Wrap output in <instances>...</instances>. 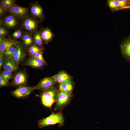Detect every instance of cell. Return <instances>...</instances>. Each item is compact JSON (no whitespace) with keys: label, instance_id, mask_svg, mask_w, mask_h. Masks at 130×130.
<instances>
[{"label":"cell","instance_id":"6da1fadb","mask_svg":"<svg viewBox=\"0 0 130 130\" xmlns=\"http://www.w3.org/2000/svg\"><path fill=\"white\" fill-rule=\"evenodd\" d=\"M62 110H59L57 112H52V113L46 118L39 119L37 125L39 129H41L51 125L58 124V126L61 127L64 124V118Z\"/></svg>","mask_w":130,"mask_h":130},{"label":"cell","instance_id":"7a4b0ae2","mask_svg":"<svg viewBox=\"0 0 130 130\" xmlns=\"http://www.w3.org/2000/svg\"><path fill=\"white\" fill-rule=\"evenodd\" d=\"M59 92V90L54 86L41 91L40 97L42 104L45 107L51 108L56 102Z\"/></svg>","mask_w":130,"mask_h":130},{"label":"cell","instance_id":"3957f363","mask_svg":"<svg viewBox=\"0 0 130 130\" xmlns=\"http://www.w3.org/2000/svg\"><path fill=\"white\" fill-rule=\"evenodd\" d=\"M72 98V93H64L60 92L56 102L54 110H62L63 109L69 104Z\"/></svg>","mask_w":130,"mask_h":130},{"label":"cell","instance_id":"277c9868","mask_svg":"<svg viewBox=\"0 0 130 130\" xmlns=\"http://www.w3.org/2000/svg\"><path fill=\"white\" fill-rule=\"evenodd\" d=\"M34 87L20 86L11 92V94L16 98L24 99L26 98L34 90Z\"/></svg>","mask_w":130,"mask_h":130},{"label":"cell","instance_id":"5b68a950","mask_svg":"<svg viewBox=\"0 0 130 130\" xmlns=\"http://www.w3.org/2000/svg\"><path fill=\"white\" fill-rule=\"evenodd\" d=\"M7 11L13 15L20 19H23L27 16L28 13V8L13 4Z\"/></svg>","mask_w":130,"mask_h":130},{"label":"cell","instance_id":"8992f818","mask_svg":"<svg viewBox=\"0 0 130 130\" xmlns=\"http://www.w3.org/2000/svg\"><path fill=\"white\" fill-rule=\"evenodd\" d=\"M120 49L123 57L130 63V36L124 39L120 45Z\"/></svg>","mask_w":130,"mask_h":130},{"label":"cell","instance_id":"52a82bcc","mask_svg":"<svg viewBox=\"0 0 130 130\" xmlns=\"http://www.w3.org/2000/svg\"><path fill=\"white\" fill-rule=\"evenodd\" d=\"M56 82L53 76L47 77L41 80L34 86V89L42 91L54 86Z\"/></svg>","mask_w":130,"mask_h":130},{"label":"cell","instance_id":"ba28073f","mask_svg":"<svg viewBox=\"0 0 130 130\" xmlns=\"http://www.w3.org/2000/svg\"><path fill=\"white\" fill-rule=\"evenodd\" d=\"M27 78L26 74L20 71L18 72L14 76L11 84L13 86L19 87L25 86L27 84Z\"/></svg>","mask_w":130,"mask_h":130},{"label":"cell","instance_id":"9c48e42d","mask_svg":"<svg viewBox=\"0 0 130 130\" xmlns=\"http://www.w3.org/2000/svg\"><path fill=\"white\" fill-rule=\"evenodd\" d=\"M25 55V52L24 47L21 44H17L16 50L12 58L19 65L24 59Z\"/></svg>","mask_w":130,"mask_h":130},{"label":"cell","instance_id":"30bf717a","mask_svg":"<svg viewBox=\"0 0 130 130\" xmlns=\"http://www.w3.org/2000/svg\"><path fill=\"white\" fill-rule=\"evenodd\" d=\"M3 65L4 70L10 71L13 72L16 71L19 68L18 65L12 58H4Z\"/></svg>","mask_w":130,"mask_h":130},{"label":"cell","instance_id":"8fae6325","mask_svg":"<svg viewBox=\"0 0 130 130\" xmlns=\"http://www.w3.org/2000/svg\"><path fill=\"white\" fill-rule=\"evenodd\" d=\"M23 26L24 28L30 32L35 31L37 29L38 26L37 22L33 19L27 18L24 21Z\"/></svg>","mask_w":130,"mask_h":130},{"label":"cell","instance_id":"7c38bea8","mask_svg":"<svg viewBox=\"0 0 130 130\" xmlns=\"http://www.w3.org/2000/svg\"><path fill=\"white\" fill-rule=\"evenodd\" d=\"M46 63V61L30 56L25 63L24 65L34 68L40 69L44 67Z\"/></svg>","mask_w":130,"mask_h":130},{"label":"cell","instance_id":"4fadbf2b","mask_svg":"<svg viewBox=\"0 0 130 130\" xmlns=\"http://www.w3.org/2000/svg\"><path fill=\"white\" fill-rule=\"evenodd\" d=\"M30 11L32 15L41 21L43 19L44 17L42 8L38 4L35 3L32 4L30 7Z\"/></svg>","mask_w":130,"mask_h":130},{"label":"cell","instance_id":"5bb4252c","mask_svg":"<svg viewBox=\"0 0 130 130\" xmlns=\"http://www.w3.org/2000/svg\"><path fill=\"white\" fill-rule=\"evenodd\" d=\"M53 76L56 82L60 84L65 83H72L70 76L64 72H61Z\"/></svg>","mask_w":130,"mask_h":130},{"label":"cell","instance_id":"9a60e30c","mask_svg":"<svg viewBox=\"0 0 130 130\" xmlns=\"http://www.w3.org/2000/svg\"><path fill=\"white\" fill-rule=\"evenodd\" d=\"M17 44L16 42L9 39H4L0 42V54H2L7 49Z\"/></svg>","mask_w":130,"mask_h":130},{"label":"cell","instance_id":"2e32d148","mask_svg":"<svg viewBox=\"0 0 130 130\" xmlns=\"http://www.w3.org/2000/svg\"><path fill=\"white\" fill-rule=\"evenodd\" d=\"M4 23L7 27L13 28L15 27L17 24V19L14 16L10 15L6 17L4 20Z\"/></svg>","mask_w":130,"mask_h":130},{"label":"cell","instance_id":"e0dca14e","mask_svg":"<svg viewBox=\"0 0 130 130\" xmlns=\"http://www.w3.org/2000/svg\"><path fill=\"white\" fill-rule=\"evenodd\" d=\"M40 33L43 40L46 43L51 41L53 37L51 30L48 28L44 29Z\"/></svg>","mask_w":130,"mask_h":130},{"label":"cell","instance_id":"ac0fdd59","mask_svg":"<svg viewBox=\"0 0 130 130\" xmlns=\"http://www.w3.org/2000/svg\"><path fill=\"white\" fill-rule=\"evenodd\" d=\"M73 88L72 83H65L60 84L59 86L60 92L64 93H72Z\"/></svg>","mask_w":130,"mask_h":130},{"label":"cell","instance_id":"d6986e66","mask_svg":"<svg viewBox=\"0 0 130 130\" xmlns=\"http://www.w3.org/2000/svg\"><path fill=\"white\" fill-rule=\"evenodd\" d=\"M16 44L12 46L6 50L3 53V56L5 58H12L17 49V44Z\"/></svg>","mask_w":130,"mask_h":130},{"label":"cell","instance_id":"ffe728a7","mask_svg":"<svg viewBox=\"0 0 130 130\" xmlns=\"http://www.w3.org/2000/svg\"><path fill=\"white\" fill-rule=\"evenodd\" d=\"M107 4L111 11H115L120 10L117 0H109L107 1Z\"/></svg>","mask_w":130,"mask_h":130},{"label":"cell","instance_id":"44dd1931","mask_svg":"<svg viewBox=\"0 0 130 130\" xmlns=\"http://www.w3.org/2000/svg\"><path fill=\"white\" fill-rule=\"evenodd\" d=\"M28 52L30 56L37 52H42V48L38 46L36 44L31 46L28 49Z\"/></svg>","mask_w":130,"mask_h":130},{"label":"cell","instance_id":"7402d4cb","mask_svg":"<svg viewBox=\"0 0 130 130\" xmlns=\"http://www.w3.org/2000/svg\"><path fill=\"white\" fill-rule=\"evenodd\" d=\"M22 40L24 44L26 46L31 45L33 42L32 38L28 33H26L23 36Z\"/></svg>","mask_w":130,"mask_h":130},{"label":"cell","instance_id":"603a6c76","mask_svg":"<svg viewBox=\"0 0 130 130\" xmlns=\"http://www.w3.org/2000/svg\"><path fill=\"white\" fill-rule=\"evenodd\" d=\"M34 41L36 44L41 47L43 46V40L41 33L38 32L36 33L34 37Z\"/></svg>","mask_w":130,"mask_h":130},{"label":"cell","instance_id":"cb8c5ba5","mask_svg":"<svg viewBox=\"0 0 130 130\" xmlns=\"http://www.w3.org/2000/svg\"><path fill=\"white\" fill-rule=\"evenodd\" d=\"M13 73V72L10 71L4 70L0 75L3 78L9 81L12 77Z\"/></svg>","mask_w":130,"mask_h":130},{"label":"cell","instance_id":"d4e9b609","mask_svg":"<svg viewBox=\"0 0 130 130\" xmlns=\"http://www.w3.org/2000/svg\"><path fill=\"white\" fill-rule=\"evenodd\" d=\"M118 2L120 10L128 5L130 3V0H117Z\"/></svg>","mask_w":130,"mask_h":130},{"label":"cell","instance_id":"484cf974","mask_svg":"<svg viewBox=\"0 0 130 130\" xmlns=\"http://www.w3.org/2000/svg\"><path fill=\"white\" fill-rule=\"evenodd\" d=\"M10 84L8 81L3 78L0 75V87H2L8 86Z\"/></svg>","mask_w":130,"mask_h":130},{"label":"cell","instance_id":"4316f807","mask_svg":"<svg viewBox=\"0 0 130 130\" xmlns=\"http://www.w3.org/2000/svg\"><path fill=\"white\" fill-rule=\"evenodd\" d=\"M43 53L42 52H37L30 56L45 61L43 56Z\"/></svg>","mask_w":130,"mask_h":130},{"label":"cell","instance_id":"83f0119b","mask_svg":"<svg viewBox=\"0 0 130 130\" xmlns=\"http://www.w3.org/2000/svg\"><path fill=\"white\" fill-rule=\"evenodd\" d=\"M22 32L21 30H18L15 31L12 34V36L14 38L18 39L21 36Z\"/></svg>","mask_w":130,"mask_h":130},{"label":"cell","instance_id":"f1b7e54d","mask_svg":"<svg viewBox=\"0 0 130 130\" xmlns=\"http://www.w3.org/2000/svg\"><path fill=\"white\" fill-rule=\"evenodd\" d=\"M15 0H11L9 2L3 7H2L5 10H7L14 4Z\"/></svg>","mask_w":130,"mask_h":130},{"label":"cell","instance_id":"f546056e","mask_svg":"<svg viewBox=\"0 0 130 130\" xmlns=\"http://www.w3.org/2000/svg\"><path fill=\"white\" fill-rule=\"evenodd\" d=\"M8 32L7 30L4 28L2 27H0V36H2L5 35Z\"/></svg>","mask_w":130,"mask_h":130},{"label":"cell","instance_id":"4dcf8cb0","mask_svg":"<svg viewBox=\"0 0 130 130\" xmlns=\"http://www.w3.org/2000/svg\"><path fill=\"white\" fill-rule=\"evenodd\" d=\"M11 0H4L1 1L0 4L1 6L3 7L7 4L10 2Z\"/></svg>","mask_w":130,"mask_h":130},{"label":"cell","instance_id":"1f68e13d","mask_svg":"<svg viewBox=\"0 0 130 130\" xmlns=\"http://www.w3.org/2000/svg\"><path fill=\"white\" fill-rule=\"evenodd\" d=\"M3 55L2 54H0V70H1V68L3 65Z\"/></svg>","mask_w":130,"mask_h":130},{"label":"cell","instance_id":"d6a6232c","mask_svg":"<svg viewBox=\"0 0 130 130\" xmlns=\"http://www.w3.org/2000/svg\"><path fill=\"white\" fill-rule=\"evenodd\" d=\"M130 9V3L128 6L123 8L122 9Z\"/></svg>","mask_w":130,"mask_h":130}]
</instances>
